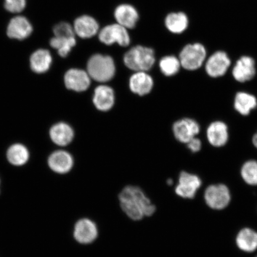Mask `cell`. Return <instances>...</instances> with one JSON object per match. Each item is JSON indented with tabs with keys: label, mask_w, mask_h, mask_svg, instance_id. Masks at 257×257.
<instances>
[{
	"label": "cell",
	"mask_w": 257,
	"mask_h": 257,
	"mask_svg": "<svg viewBox=\"0 0 257 257\" xmlns=\"http://www.w3.org/2000/svg\"><path fill=\"white\" fill-rule=\"evenodd\" d=\"M119 200L122 210L134 220L152 216L156 211V207L137 186H128L124 188L119 195Z\"/></svg>",
	"instance_id": "1"
},
{
	"label": "cell",
	"mask_w": 257,
	"mask_h": 257,
	"mask_svg": "<svg viewBox=\"0 0 257 257\" xmlns=\"http://www.w3.org/2000/svg\"><path fill=\"white\" fill-rule=\"evenodd\" d=\"M124 62L128 69L137 72L148 71L155 63L154 51L142 46L134 47L125 54Z\"/></svg>",
	"instance_id": "2"
},
{
	"label": "cell",
	"mask_w": 257,
	"mask_h": 257,
	"mask_svg": "<svg viewBox=\"0 0 257 257\" xmlns=\"http://www.w3.org/2000/svg\"><path fill=\"white\" fill-rule=\"evenodd\" d=\"M88 73L96 81L105 82L113 78L115 69L113 60L108 56L96 54L90 58L87 64Z\"/></svg>",
	"instance_id": "3"
},
{
	"label": "cell",
	"mask_w": 257,
	"mask_h": 257,
	"mask_svg": "<svg viewBox=\"0 0 257 257\" xmlns=\"http://www.w3.org/2000/svg\"><path fill=\"white\" fill-rule=\"evenodd\" d=\"M207 51L200 43L188 44L183 48L179 55L181 66L189 70H197L204 63Z\"/></svg>",
	"instance_id": "4"
},
{
	"label": "cell",
	"mask_w": 257,
	"mask_h": 257,
	"mask_svg": "<svg viewBox=\"0 0 257 257\" xmlns=\"http://www.w3.org/2000/svg\"><path fill=\"white\" fill-rule=\"evenodd\" d=\"M204 197L207 206L215 210H224L231 201L229 189L222 184L208 186L205 189Z\"/></svg>",
	"instance_id": "5"
},
{
	"label": "cell",
	"mask_w": 257,
	"mask_h": 257,
	"mask_svg": "<svg viewBox=\"0 0 257 257\" xmlns=\"http://www.w3.org/2000/svg\"><path fill=\"white\" fill-rule=\"evenodd\" d=\"M98 35L99 40L107 46L117 43L121 47H127L131 43L127 29L117 23L105 26Z\"/></svg>",
	"instance_id": "6"
},
{
	"label": "cell",
	"mask_w": 257,
	"mask_h": 257,
	"mask_svg": "<svg viewBox=\"0 0 257 257\" xmlns=\"http://www.w3.org/2000/svg\"><path fill=\"white\" fill-rule=\"evenodd\" d=\"M202 185L200 177L186 172H182L179 175V184L177 185L176 194L183 198L192 199Z\"/></svg>",
	"instance_id": "7"
},
{
	"label": "cell",
	"mask_w": 257,
	"mask_h": 257,
	"mask_svg": "<svg viewBox=\"0 0 257 257\" xmlns=\"http://www.w3.org/2000/svg\"><path fill=\"white\" fill-rule=\"evenodd\" d=\"M231 61L224 51H217L209 57L205 64V70L212 78L222 76L227 71Z\"/></svg>",
	"instance_id": "8"
},
{
	"label": "cell",
	"mask_w": 257,
	"mask_h": 257,
	"mask_svg": "<svg viewBox=\"0 0 257 257\" xmlns=\"http://www.w3.org/2000/svg\"><path fill=\"white\" fill-rule=\"evenodd\" d=\"M173 133L179 142L187 144L200 133V125L191 118H183L173 125Z\"/></svg>",
	"instance_id": "9"
},
{
	"label": "cell",
	"mask_w": 257,
	"mask_h": 257,
	"mask_svg": "<svg viewBox=\"0 0 257 257\" xmlns=\"http://www.w3.org/2000/svg\"><path fill=\"white\" fill-rule=\"evenodd\" d=\"M64 80L67 89L76 92L86 91L91 83L88 72L78 69L69 70L64 75Z\"/></svg>",
	"instance_id": "10"
},
{
	"label": "cell",
	"mask_w": 257,
	"mask_h": 257,
	"mask_svg": "<svg viewBox=\"0 0 257 257\" xmlns=\"http://www.w3.org/2000/svg\"><path fill=\"white\" fill-rule=\"evenodd\" d=\"M73 30L75 33L83 39L94 37L99 31V26L94 18L89 15H82L75 19Z\"/></svg>",
	"instance_id": "11"
},
{
	"label": "cell",
	"mask_w": 257,
	"mask_h": 257,
	"mask_svg": "<svg viewBox=\"0 0 257 257\" xmlns=\"http://www.w3.org/2000/svg\"><path fill=\"white\" fill-rule=\"evenodd\" d=\"M114 17L117 24L128 30L136 27L139 21L140 15L133 5L121 4L115 9Z\"/></svg>",
	"instance_id": "12"
},
{
	"label": "cell",
	"mask_w": 257,
	"mask_h": 257,
	"mask_svg": "<svg viewBox=\"0 0 257 257\" xmlns=\"http://www.w3.org/2000/svg\"><path fill=\"white\" fill-rule=\"evenodd\" d=\"M73 235L79 243H90L94 241L97 237V227L91 220L83 218L76 223Z\"/></svg>",
	"instance_id": "13"
},
{
	"label": "cell",
	"mask_w": 257,
	"mask_h": 257,
	"mask_svg": "<svg viewBox=\"0 0 257 257\" xmlns=\"http://www.w3.org/2000/svg\"><path fill=\"white\" fill-rule=\"evenodd\" d=\"M33 31L30 22L23 16L12 19L8 25L7 34L12 39L23 40L30 36Z\"/></svg>",
	"instance_id": "14"
},
{
	"label": "cell",
	"mask_w": 257,
	"mask_h": 257,
	"mask_svg": "<svg viewBox=\"0 0 257 257\" xmlns=\"http://www.w3.org/2000/svg\"><path fill=\"white\" fill-rule=\"evenodd\" d=\"M255 73L254 60L248 56L240 57L232 71L234 78L239 82L249 81L255 76Z\"/></svg>",
	"instance_id": "15"
},
{
	"label": "cell",
	"mask_w": 257,
	"mask_h": 257,
	"mask_svg": "<svg viewBox=\"0 0 257 257\" xmlns=\"http://www.w3.org/2000/svg\"><path fill=\"white\" fill-rule=\"evenodd\" d=\"M48 166L53 172L64 174L70 171L73 166L71 154L65 151H57L51 154L48 160Z\"/></svg>",
	"instance_id": "16"
},
{
	"label": "cell",
	"mask_w": 257,
	"mask_h": 257,
	"mask_svg": "<svg viewBox=\"0 0 257 257\" xmlns=\"http://www.w3.org/2000/svg\"><path fill=\"white\" fill-rule=\"evenodd\" d=\"M207 137L211 146L215 147L224 146L229 139L227 125L222 121L213 122L207 128Z\"/></svg>",
	"instance_id": "17"
},
{
	"label": "cell",
	"mask_w": 257,
	"mask_h": 257,
	"mask_svg": "<svg viewBox=\"0 0 257 257\" xmlns=\"http://www.w3.org/2000/svg\"><path fill=\"white\" fill-rule=\"evenodd\" d=\"M50 137L53 142L61 147H64L72 142L74 132L68 124L60 122L51 127Z\"/></svg>",
	"instance_id": "18"
},
{
	"label": "cell",
	"mask_w": 257,
	"mask_h": 257,
	"mask_svg": "<svg viewBox=\"0 0 257 257\" xmlns=\"http://www.w3.org/2000/svg\"><path fill=\"white\" fill-rule=\"evenodd\" d=\"M93 102L99 110L106 111L110 110L114 103L113 90L107 86H99L95 89Z\"/></svg>",
	"instance_id": "19"
},
{
	"label": "cell",
	"mask_w": 257,
	"mask_h": 257,
	"mask_svg": "<svg viewBox=\"0 0 257 257\" xmlns=\"http://www.w3.org/2000/svg\"><path fill=\"white\" fill-rule=\"evenodd\" d=\"M236 245L243 252L251 253L257 249V232L250 228L241 229L237 234Z\"/></svg>",
	"instance_id": "20"
},
{
	"label": "cell",
	"mask_w": 257,
	"mask_h": 257,
	"mask_svg": "<svg viewBox=\"0 0 257 257\" xmlns=\"http://www.w3.org/2000/svg\"><path fill=\"white\" fill-rule=\"evenodd\" d=\"M130 86L131 91L143 96L149 94L153 86V80L145 72H138L130 79Z\"/></svg>",
	"instance_id": "21"
},
{
	"label": "cell",
	"mask_w": 257,
	"mask_h": 257,
	"mask_svg": "<svg viewBox=\"0 0 257 257\" xmlns=\"http://www.w3.org/2000/svg\"><path fill=\"white\" fill-rule=\"evenodd\" d=\"M53 59L49 51L38 50L30 57V66L32 71L38 74L46 73L50 69Z\"/></svg>",
	"instance_id": "22"
},
{
	"label": "cell",
	"mask_w": 257,
	"mask_h": 257,
	"mask_svg": "<svg viewBox=\"0 0 257 257\" xmlns=\"http://www.w3.org/2000/svg\"><path fill=\"white\" fill-rule=\"evenodd\" d=\"M165 24L168 30L173 34L183 33L188 28L189 19L185 13L172 12L166 16Z\"/></svg>",
	"instance_id": "23"
},
{
	"label": "cell",
	"mask_w": 257,
	"mask_h": 257,
	"mask_svg": "<svg viewBox=\"0 0 257 257\" xmlns=\"http://www.w3.org/2000/svg\"><path fill=\"white\" fill-rule=\"evenodd\" d=\"M256 106V98L253 95L244 92H239L236 95L234 107L240 114L248 115Z\"/></svg>",
	"instance_id": "24"
},
{
	"label": "cell",
	"mask_w": 257,
	"mask_h": 257,
	"mask_svg": "<svg viewBox=\"0 0 257 257\" xmlns=\"http://www.w3.org/2000/svg\"><path fill=\"white\" fill-rule=\"evenodd\" d=\"M7 159L10 163L16 166H21L28 162L30 153L27 148L21 144H15L9 148Z\"/></svg>",
	"instance_id": "25"
},
{
	"label": "cell",
	"mask_w": 257,
	"mask_h": 257,
	"mask_svg": "<svg viewBox=\"0 0 257 257\" xmlns=\"http://www.w3.org/2000/svg\"><path fill=\"white\" fill-rule=\"evenodd\" d=\"M50 46L58 51L62 57H66L71 51L72 48L76 44L75 37L57 38L54 37L50 40Z\"/></svg>",
	"instance_id": "26"
},
{
	"label": "cell",
	"mask_w": 257,
	"mask_h": 257,
	"mask_svg": "<svg viewBox=\"0 0 257 257\" xmlns=\"http://www.w3.org/2000/svg\"><path fill=\"white\" fill-rule=\"evenodd\" d=\"M240 176L247 185L257 186V162L249 160L243 164L240 169Z\"/></svg>",
	"instance_id": "27"
},
{
	"label": "cell",
	"mask_w": 257,
	"mask_h": 257,
	"mask_svg": "<svg viewBox=\"0 0 257 257\" xmlns=\"http://www.w3.org/2000/svg\"><path fill=\"white\" fill-rule=\"evenodd\" d=\"M181 66L179 59L173 56L163 57L160 62V69L167 76L176 75L179 72Z\"/></svg>",
	"instance_id": "28"
},
{
	"label": "cell",
	"mask_w": 257,
	"mask_h": 257,
	"mask_svg": "<svg viewBox=\"0 0 257 257\" xmlns=\"http://www.w3.org/2000/svg\"><path fill=\"white\" fill-rule=\"evenodd\" d=\"M54 35L57 38H73L75 37V31L73 27L67 22H61L54 27Z\"/></svg>",
	"instance_id": "29"
},
{
	"label": "cell",
	"mask_w": 257,
	"mask_h": 257,
	"mask_svg": "<svg viewBox=\"0 0 257 257\" xmlns=\"http://www.w3.org/2000/svg\"><path fill=\"white\" fill-rule=\"evenodd\" d=\"M25 6L26 0H5V7L10 12H21Z\"/></svg>",
	"instance_id": "30"
},
{
	"label": "cell",
	"mask_w": 257,
	"mask_h": 257,
	"mask_svg": "<svg viewBox=\"0 0 257 257\" xmlns=\"http://www.w3.org/2000/svg\"><path fill=\"white\" fill-rule=\"evenodd\" d=\"M188 148L192 153L200 152L202 144L201 141L195 137L187 143Z\"/></svg>",
	"instance_id": "31"
},
{
	"label": "cell",
	"mask_w": 257,
	"mask_h": 257,
	"mask_svg": "<svg viewBox=\"0 0 257 257\" xmlns=\"http://www.w3.org/2000/svg\"><path fill=\"white\" fill-rule=\"evenodd\" d=\"M252 143L253 146H254L257 149V133L253 137Z\"/></svg>",
	"instance_id": "32"
},
{
	"label": "cell",
	"mask_w": 257,
	"mask_h": 257,
	"mask_svg": "<svg viewBox=\"0 0 257 257\" xmlns=\"http://www.w3.org/2000/svg\"><path fill=\"white\" fill-rule=\"evenodd\" d=\"M256 257H257V256Z\"/></svg>",
	"instance_id": "33"
}]
</instances>
